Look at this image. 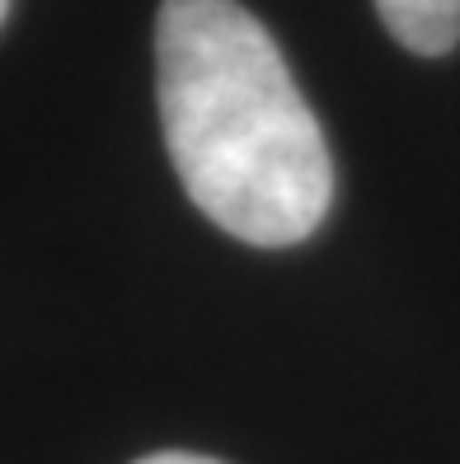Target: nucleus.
<instances>
[{
	"label": "nucleus",
	"mask_w": 460,
	"mask_h": 464,
	"mask_svg": "<svg viewBox=\"0 0 460 464\" xmlns=\"http://www.w3.org/2000/svg\"><path fill=\"white\" fill-rule=\"evenodd\" d=\"M160 127L216 230L287 249L334 207L329 141L273 34L240 0H165L155 14Z\"/></svg>",
	"instance_id": "1"
},
{
	"label": "nucleus",
	"mask_w": 460,
	"mask_h": 464,
	"mask_svg": "<svg viewBox=\"0 0 460 464\" xmlns=\"http://www.w3.org/2000/svg\"><path fill=\"white\" fill-rule=\"evenodd\" d=\"M376 14L418 57H446L460 43V0H376Z\"/></svg>",
	"instance_id": "2"
},
{
	"label": "nucleus",
	"mask_w": 460,
	"mask_h": 464,
	"mask_svg": "<svg viewBox=\"0 0 460 464\" xmlns=\"http://www.w3.org/2000/svg\"><path fill=\"white\" fill-rule=\"evenodd\" d=\"M5 10H10V0H0V24H5Z\"/></svg>",
	"instance_id": "4"
},
{
	"label": "nucleus",
	"mask_w": 460,
	"mask_h": 464,
	"mask_svg": "<svg viewBox=\"0 0 460 464\" xmlns=\"http://www.w3.org/2000/svg\"><path fill=\"white\" fill-rule=\"evenodd\" d=\"M137 464H226V459H211V455H193V450H160V455H146Z\"/></svg>",
	"instance_id": "3"
}]
</instances>
